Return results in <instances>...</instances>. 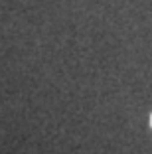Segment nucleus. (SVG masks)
Masks as SVG:
<instances>
[{
  "mask_svg": "<svg viewBox=\"0 0 152 154\" xmlns=\"http://www.w3.org/2000/svg\"><path fill=\"white\" fill-rule=\"evenodd\" d=\"M150 127H152V117H150Z\"/></svg>",
  "mask_w": 152,
  "mask_h": 154,
  "instance_id": "nucleus-1",
  "label": "nucleus"
}]
</instances>
